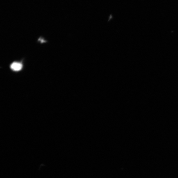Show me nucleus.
<instances>
[{
  "label": "nucleus",
  "mask_w": 178,
  "mask_h": 178,
  "mask_svg": "<svg viewBox=\"0 0 178 178\" xmlns=\"http://www.w3.org/2000/svg\"><path fill=\"white\" fill-rule=\"evenodd\" d=\"M11 68L15 71H19L22 68V65L21 63L18 62L13 63L11 65Z\"/></svg>",
  "instance_id": "1"
}]
</instances>
